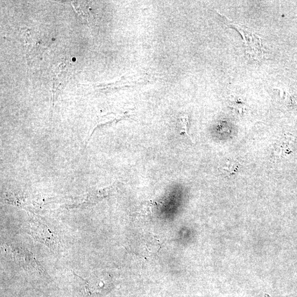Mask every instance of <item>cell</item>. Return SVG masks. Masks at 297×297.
Segmentation results:
<instances>
[{
  "instance_id": "cell-4",
  "label": "cell",
  "mask_w": 297,
  "mask_h": 297,
  "mask_svg": "<svg viewBox=\"0 0 297 297\" xmlns=\"http://www.w3.org/2000/svg\"><path fill=\"white\" fill-rule=\"evenodd\" d=\"M76 58H73V59H72V61H76Z\"/></svg>"
},
{
  "instance_id": "cell-2",
  "label": "cell",
  "mask_w": 297,
  "mask_h": 297,
  "mask_svg": "<svg viewBox=\"0 0 297 297\" xmlns=\"http://www.w3.org/2000/svg\"><path fill=\"white\" fill-rule=\"evenodd\" d=\"M239 169L238 162L231 159H228L223 162L221 166L222 172L226 175L232 176L236 174Z\"/></svg>"
},
{
  "instance_id": "cell-1",
  "label": "cell",
  "mask_w": 297,
  "mask_h": 297,
  "mask_svg": "<svg viewBox=\"0 0 297 297\" xmlns=\"http://www.w3.org/2000/svg\"><path fill=\"white\" fill-rule=\"evenodd\" d=\"M31 232L35 239L47 245L55 253L59 244L58 237L47 227V226L38 221L33 220L31 222Z\"/></svg>"
},
{
  "instance_id": "cell-3",
  "label": "cell",
  "mask_w": 297,
  "mask_h": 297,
  "mask_svg": "<svg viewBox=\"0 0 297 297\" xmlns=\"http://www.w3.org/2000/svg\"><path fill=\"white\" fill-rule=\"evenodd\" d=\"M181 122L182 126V132L181 134L189 136L188 133V117L187 116L181 117Z\"/></svg>"
}]
</instances>
